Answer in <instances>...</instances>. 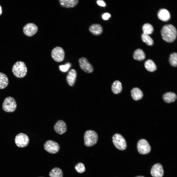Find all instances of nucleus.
<instances>
[{"label":"nucleus","instance_id":"nucleus-5","mask_svg":"<svg viewBox=\"0 0 177 177\" xmlns=\"http://www.w3.org/2000/svg\"><path fill=\"white\" fill-rule=\"evenodd\" d=\"M112 139L113 143L117 149L121 150L126 149L127 147L126 141L121 135L116 133L113 136Z\"/></svg>","mask_w":177,"mask_h":177},{"label":"nucleus","instance_id":"nucleus-11","mask_svg":"<svg viewBox=\"0 0 177 177\" xmlns=\"http://www.w3.org/2000/svg\"><path fill=\"white\" fill-rule=\"evenodd\" d=\"M79 62L81 68L83 71L89 73L93 72V69L92 66L86 58L82 57L80 58Z\"/></svg>","mask_w":177,"mask_h":177},{"label":"nucleus","instance_id":"nucleus-14","mask_svg":"<svg viewBox=\"0 0 177 177\" xmlns=\"http://www.w3.org/2000/svg\"><path fill=\"white\" fill-rule=\"evenodd\" d=\"M79 2L78 0H59V2L60 6L63 7L70 8L75 6Z\"/></svg>","mask_w":177,"mask_h":177},{"label":"nucleus","instance_id":"nucleus-21","mask_svg":"<svg viewBox=\"0 0 177 177\" xmlns=\"http://www.w3.org/2000/svg\"><path fill=\"white\" fill-rule=\"evenodd\" d=\"M111 89L114 93L117 94L119 93L122 89L121 83L119 81H115L112 84Z\"/></svg>","mask_w":177,"mask_h":177},{"label":"nucleus","instance_id":"nucleus-15","mask_svg":"<svg viewBox=\"0 0 177 177\" xmlns=\"http://www.w3.org/2000/svg\"><path fill=\"white\" fill-rule=\"evenodd\" d=\"M157 15L160 19L164 21L168 20L170 17V14L169 12L164 8L160 9L158 12Z\"/></svg>","mask_w":177,"mask_h":177},{"label":"nucleus","instance_id":"nucleus-8","mask_svg":"<svg viewBox=\"0 0 177 177\" xmlns=\"http://www.w3.org/2000/svg\"><path fill=\"white\" fill-rule=\"evenodd\" d=\"M45 150L48 152L52 154L57 152L59 150L60 147L57 142L50 140L47 141L44 145Z\"/></svg>","mask_w":177,"mask_h":177},{"label":"nucleus","instance_id":"nucleus-33","mask_svg":"<svg viewBox=\"0 0 177 177\" xmlns=\"http://www.w3.org/2000/svg\"><path fill=\"white\" fill-rule=\"evenodd\" d=\"M135 177H144V176H136Z\"/></svg>","mask_w":177,"mask_h":177},{"label":"nucleus","instance_id":"nucleus-25","mask_svg":"<svg viewBox=\"0 0 177 177\" xmlns=\"http://www.w3.org/2000/svg\"><path fill=\"white\" fill-rule=\"evenodd\" d=\"M142 30L143 33L149 35L152 33L153 28L151 25L149 23H146L143 26Z\"/></svg>","mask_w":177,"mask_h":177},{"label":"nucleus","instance_id":"nucleus-20","mask_svg":"<svg viewBox=\"0 0 177 177\" xmlns=\"http://www.w3.org/2000/svg\"><path fill=\"white\" fill-rule=\"evenodd\" d=\"M144 66L148 71L151 72L155 71L157 69L156 64L151 59H148L145 62Z\"/></svg>","mask_w":177,"mask_h":177},{"label":"nucleus","instance_id":"nucleus-4","mask_svg":"<svg viewBox=\"0 0 177 177\" xmlns=\"http://www.w3.org/2000/svg\"><path fill=\"white\" fill-rule=\"evenodd\" d=\"M16 107L17 104L15 99L11 96L7 97L5 99L2 106L3 111L7 112L14 111Z\"/></svg>","mask_w":177,"mask_h":177},{"label":"nucleus","instance_id":"nucleus-3","mask_svg":"<svg viewBox=\"0 0 177 177\" xmlns=\"http://www.w3.org/2000/svg\"><path fill=\"white\" fill-rule=\"evenodd\" d=\"M98 138V135L95 131L90 130H88L84 135V144L88 147L92 146L97 143Z\"/></svg>","mask_w":177,"mask_h":177},{"label":"nucleus","instance_id":"nucleus-17","mask_svg":"<svg viewBox=\"0 0 177 177\" xmlns=\"http://www.w3.org/2000/svg\"><path fill=\"white\" fill-rule=\"evenodd\" d=\"M76 72L74 69H71L69 72L67 76L66 80L68 84L73 86L74 85L76 77Z\"/></svg>","mask_w":177,"mask_h":177},{"label":"nucleus","instance_id":"nucleus-22","mask_svg":"<svg viewBox=\"0 0 177 177\" xmlns=\"http://www.w3.org/2000/svg\"><path fill=\"white\" fill-rule=\"evenodd\" d=\"M9 84V80L7 76L4 74L0 72V89L6 88Z\"/></svg>","mask_w":177,"mask_h":177},{"label":"nucleus","instance_id":"nucleus-10","mask_svg":"<svg viewBox=\"0 0 177 177\" xmlns=\"http://www.w3.org/2000/svg\"><path fill=\"white\" fill-rule=\"evenodd\" d=\"M38 30L37 26L35 24L31 23L27 24L23 29L24 34L28 36H31L35 34Z\"/></svg>","mask_w":177,"mask_h":177},{"label":"nucleus","instance_id":"nucleus-2","mask_svg":"<svg viewBox=\"0 0 177 177\" xmlns=\"http://www.w3.org/2000/svg\"><path fill=\"white\" fill-rule=\"evenodd\" d=\"M12 72L14 75L17 78H22L26 75L27 69L24 62L21 61L16 62L13 65Z\"/></svg>","mask_w":177,"mask_h":177},{"label":"nucleus","instance_id":"nucleus-9","mask_svg":"<svg viewBox=\"0 0 177 177\" xmlns=\"http://www.w3.org/2000/svg\"><path fill=\"white\" fill-rule=\"evenodd\" d=\"M51 56L53 59L58 62H61L64 59L65 57V52L61 47L57 46L52 50Z\"/></svg>","mask_w":177,"mask_h":177},{"label":"nucleus","instance_id":"nucleus-23","mask_svg":"<svg viewBox=\"0 0 177 177\" xmlns=\"http://www.w3.org/2000/svg\"><path fill=\"white\" fill-rule=\"evenodd\" d=\"M133 57L135 59L141 61L143 60L145 58V55L144 52L141 49H138L134 52Z\"/></svg>","mask_w":177,"mask_h":177},{"label":"nucleus","instance_id":"nucleus-16","mask_svg":"<svg viewBox=\"0 0 177 177\" xmlns=\"http://www.w3.org/2000/svg\"><path fill=\"white\" fill-rule=\"evenodd\" d=\"M89 31L93 34L98 35L101 34L103 31L102 26L99 24H93L91 25L89 28Z\"/></svg>","mask_w":177,"mask_h":177},{"label":"nucleus","instance_id":"nucleus-19","mask_svg":"<svg viewBox=\"0 0 177 177\" xmlns=\"http://www.w3.org/2000/svg\"><path fill=\"white\" fill-rule=\"evenodd\" d=\"M177 98L176 94L172 92L166 93L163 95V96L164 101L167 103H170L175 102Z\"/></svg>","mask_w":177,"mask_h":177},{"label":"nucleus","instance_id":"nucleus-30","mask_svg":"<svg viewBox=\"0 0 177 177\" xmlns=\"http://www.w3.org/2000/svg\"><path fill=\"white\" fill-rule=\"evenodd\" d=\"M111 15L108 13H104L102 15V17L104 20H107L110 17Z\"/></svg>","mask_w":177,"mask_h":177},{"label":"nucleus","instance_id":"nucleus-26","mask_svg":"<svg viewBox=\"0 0 177 177\" xmlns=\"http://www.w3.org/2000/svg\"><path fill=\"white\" fill-rule=\"evenodd\" d=\"M169 61L170 65L174 67H176L177 65V54L174 52L170 55Z\"/></svg>","mask_w":177,"mask_h":177},{"label":"nucleus","instance_id":"nucleus-34","mask_svg":"<svg viewBox=\"0 0 177 177\" xmlns=\"http://www.w3.org/2000/svg\"></svg>","mask_w":177,"mask_h":177},{"label":"nucleus","instance_id":"nucleus-28","mask_svg":"<svg viewBox=\"0 0 177 177\" xmlns=\"http://www.w3.org/2000/svg\"><path fill=\"white\" fill-rule=\"evenodd\" d=\"M75 168L76 171L79 173H82L85 170L84 164L81 162L79 163L76 164Z\"/></svg>","mask_w":177,"mask_h":177},{"label":"nucleus","instance_id":"nucleus-24","mask_svg":"<svg viewBox=\"0 0 177 177\" xmlns=\"http://www.w3.org/2000/svg\"><path fill=\"white\" fill-rule=\"evenodd\" d=\"M50 177H63V174L61 169L56 167L53 168L49 174Z\"/></svg>","mask_w":177,"mask_h":177},{"label":"nucleus","instance_id":"nucleus-13","mask_svg":"<svg viewBox=\"0 0 177 177\" xmlns=\"http://www.w3.org/2000/svg\"><path fill=\"white\" fill-rule=\"evenodd\" d=\"M55 132L58 134H62L65 133L67 130V127L66 123L61 120H58L54 127Z\"/></svg>","mask_w":177,"mask_h":177},{"label":"nucleus","instance_id":"nucleus-1","mask_svg":"<svg viewBox=\"0 0 177 177\" xmlns=\"http://www.w3.org/2000/svg\"><path fill=\"white\" fill-rule=\"evenodd\" d=\"M161 34L164 40L168 42H172L176 38L177 30L176 28L171 24L166 25L162 28Z\"/></svg>","mask_w":177,"mask_h":177},{"label":"nucleus","instance_id":"nucleus-27","mask_svg":"<svg viewBox=\"0 0 177 177\" xmlns=\"http://www.w3.org/2000/svg\"><path fill=\"white\" fill-rule=\"evenodd\" d=\"M141 38L143 41L148 45H151L153 44V40L149 35L143 33L141 35Z\"/></svg>","mask_w":177,"mask_h":177},{"label":"nucleus","instance_id":"nucleus-31","mask_svg":"<svg viewBox=\"0 0 177 177\" xmlns=\"http://www.w3.org/2000/svg\"><path fill=\"white\" fill-rule=\"evenodd\" d=\"M97 4L99 6L104 7L106 6V4L104 1L103 0H98L97 1Z\"/></svg>","mask_w":177,"mask_h":177},{"label":"nucleus","instance_id":"nucleus-6","mask_svg":"<svg viewBox=\"0 0 177 177\" xmlns=\"http://www.w3.org/2000/svg\"><path fill=\"white\" fill-rule=\"evenodd\" d=\"M15 142L18 147L24 148L27 146L29 142L28 136L25 134L21 133L17 135L15 138Z\"/></svg>","mask_w":177,"mask_h":177},{"label":"nucleus","instance_id":"nucleus-7","mask_svg":"<svg viewBox=\"0 0 177 177\" xmlns=\"http://www.w3.org/2000/svg\"><path fill=\"white\" fill-rule=\"evenodd\" d=\"M137 148L138 152L142 154H148L151 150V147L149 143L144 139H141L138 141Z\"/></svg>","mask_w":177,"mask_h":177},{"label":"nucleus","instance_id":"nucleus-18","mask_svg":"<svg viewBox=\"0 0 177 177\" xmlns=\"http://www.w3.org/2000/svg\"><path fill=\"white\" fill-rule=\"evenodd\" d=\"M131 94L132 98L135 101L141 99L143 95L142 90L138 88H133L131 91Z\"/></svg>","mask_w":177,"mask_h":177},{"label":"nucleus","instance_id":"nucleus-29","mask_svg":"<svg viewBox=\"0 0 177 177\" xmlns=\"http://www.w3.org/2000/svg\"><path fill=\"white\" fill-rule=\"evenodd\" d=\"M71 66V64L67 63L64 65H60L59 66V68L61 71L65 72L67 71Z\"/></svg>","mask_w":177,"mask_h":177},{"label":"nucleus","instance_id":"nucleus-12","mask_svg":"<svg viewBox=\"0 0 177 177\" xmlns=\"http://www.w3.org/2000/svg\"><path fill=\"white\" fill-rule=\"evenodd\" d=\"M150 173L153 177H162L164 174L162 166L160 163L154 164L152 167Z\"/></svg>","mask_w":177,"mask_h":177},{"label":"nucleus","instance_id":"nucleus-32","mask_svg":"<svg viewBox=\"0 0 177 177\" xmlns=\"http://www.w3.org/2000/svg\"><path fill=\"white\" fill-rule=\"evenodd\" d=\"M2 12V11L1 8V7L0 6V15L1 14Z\"/></svg>","mask_w":177,"mask_h":177}]
</instances>
